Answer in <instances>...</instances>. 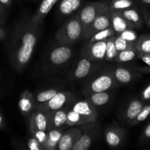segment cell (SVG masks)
Listing matches in <instances>:
<instances>
[{"label": "cell", "mask_w": 150, "mask_h": 150, "mask_svg": "<svg viewBox=\"0 0 150 150\" xmlns=\"http://www.w3.org/2000/svg\"><path fill=\"white\" fill-rule=\"evenodd\" d=\"M140 98L144 102H148V101L150 100V83L143 89L141 95H140Z\"/></svg>", "instance_id": "f35d334b"}, {"label": "cell", "mask_w": 150, "mask_h": 150, "mask_svg": "<svg viewBox=\"0 0 150 150\" xmlns=\"http://www.w3.org/2000/svg\"><path fill=\"white\" fill-rule=\"evenodd\" d=\"M85 98L91 101V103L97 108V107L104 106L108 103L113 98L112 90L103 91V92H92L84 95Z\"/></svg>", "instance_id": "603a6c76"}, {"label": "cell", "mask_w": 150, "mask_h": 150, "mask_svg": "<svg viewBox=\"0 0 150 150\" xmlns=\"http://www.w3.org/2000/svg\"><path fill=\"white\" fill-rule=\"evenodd\" d=\"M122 16L134 26L135 29H141L144 26V19L139 5L120 11Z\"/></svg>", "instance_id": "ffe728a7"}, {"label": "cell", "mask_w": 150, "mask_h": 150, "mask_svg": "<svg viewBox=\"0 0 150 150\" xmlns=\"http://www.w3.org/2000/svg\"><path fill=\"white\" fill-rule=\"evenodd\" d=\"M4 128H5V122L3 116L0 114V130H3Z\"/></svg>", "instance_id": "7bdbcfd3"}, {"label": "cell", "mask_w": 150, "mask_h": 150, "mask_svg": "<svg viewBox=\"0 0 150 150\" xmlns=\"http://www.w3.org/2000/svg\"><path fill=\"white\" fill-rule=\"evenodd\" d=\"M100 62L81 57L69 73V81L72 82L85 81L100 68Z\"/></svg>", "instance_id": "8992f818"}, {"label": "cell", "mask_w": 150, "mask_h": 150, "mask_svg": "<svg viewBox=\"0 0 150 150\" xmlns=\"http://www.w3.org/2000/svg\"><path fill=\"white\" fill-rule=\"evenodd\" d=\"M119 35V36H120L121 38H123V39L126 40L127 41H129V42H134V43L136 42L137 40H138V34H137V32L134 30V29H126V30H124V32H122L121 33H120L119 35Z\"/></svg>", "instance_id": "d6a6232c"}, {"label": "cell", "mask_w": 150, "mask_h": 150, "mask_svg": "<svg viewBox=\"0 0 150 150\" xmlns=\"http://www.w3.org/2000/svg\"><path fill=\"white\" fill-rule=\"evenodd\" d=\"M138 5L150 9V0H135Z\"/></svg>", "instance_id": "60d3db41"}, {"label": "cell", "mask_w": 150, "mask_h": 150, "mask_svg": "<svg viewBox=\"0 0 150 150\" xmlns=\"http://www.w3.org/2000/svg\"><path fill=\"white\" fill-rule=\"evenodd\" d=\"M82 135V130L78 126H73L63 132L57 145L59 150H71L72 146L79 141Z\"/></svg>", "instance_id": "9a60e30c"}, {"label": "cell", "mask_w": 150, "mask_h": 150, "mask_svg": "<svg viewBox=\"0 0 150 150\" xmlns=\"http://www.w3.org/2000/svg\"><path fill=\"white\" fill-rule=\"evenodd\" d=\"M0 2L3 4L4 7L6 8H9L12 6V4H13V1L12 0H0Z\"/></svg>", "instance_id": "b9f144b4"}, {"label": "cell", "mask_w": 150, "mask_h": 150, "mask_svg": "<svg viewBox=\"0 0 150 150\" xmlns=\"http://www.w3.org/2000/svg\"><path fill=\"white\" fill-rule=\"evenodd\" d=\"M63 130L60 129H53L47 131V137L44 143V150H56L60 140Z\"/></svg>", "instance_id": "cb8c5ba5"}, {"label": "cell", "mask_w": 150, "mask_h": 150, "mask_svg": "<svg viewBox=\"0 0 150 150\" xmlns=\"http://www.w3.org/2000/svg\"><path fill=\"white\" fill-rule=\"evenodd\" d=\"M113 35H116V34H115L113 28L110 26V27H108L107 29H103V30L95 33L91 38L87 39L86 41L87 42H96V41L104 40L108 39L109 38L113 36Z\"/></svg>", "instance_id": "f546056e"}, {"label": "cell", "mask_w": 150, "mask_h": 150, "mask_svg": "<svg viewBox=\"0 0 150 150\" xmlns=\"http://www.w3.org/2000/svg\"><path fill=\"white\" fill-rule=\"evenodd\" d=\"M140 8H141L143 17H144V22L146 25L150 29V9L145 7H141V6H140Z\"/></svg>", "instance_id": "74e56055"}, {"label": "cell", "mask_w": 150, "mask_h": 150, "mask_svg": "<svg viewBox=\"0 0 150 150\" xmlns=\"http://www.w3.org/2000/svg\"><path fill=\"white\" fill-rule=\"evenodd\" d=\"M59 0H42L35 14L30 18V23L35 26H41L44 18Z\"/></svg>", "instance_id": "d6986e66"}, {"label": "cell", "mask_w": 150, "mask_h": 150, "mask_svg": "<svg viewBox=\"0 0 150 150\" xmlns=\"http://www.w3.org/2000/svg\"><path fill=\"white\" fill-rule=\"evenodd\" d=\"M85 0H59L56 8L58 18L63 19L77 13L85 4Z\"/></svg>", "instance_id": "5bb4252c"}, {"label": "cell", "mask_w": 150, "mask_h": 150, "mask_svg": "<svg viewBox=\"0 0 150 150\" xmlns=\"http://www.w3.org/2000/svg\"><path fill=\"white\" fill-rule=\"evenodd\" d=\"M69 108V106H68L55 111H47L49 117L48 130H53V129L63 130L64 127H66V123Z\"/></svg>", "instance_id": "ac0fdd59"}, {"label": "cell", "mask_w": 150, "mask_h": 150, "mask_svg": "<svg viewBox=\"0 0 150 150\" xmlns=\"http://www.w3.org/2000/svg\"><path fill=\"white\" fill-rule=\"evenodd\" d=\"M7 35V31L4 25H0V42L4 40Z\"/></svg>", "instance_id": "ab89813d"}, {"label": "cell", "mask_w": 150, "mask_h": 150, "mask_svg": "<svg viewBox=\"0 0 150 150\" xmlns=\"http://www.w3.org/2000/svg\"><path fill=\"white\" fill-rule=\"evenodd\" d=\"M22 1H23V0H22Z\"/></svg>", "instance_id": "bcb514c9"}, {"label": "cell", "mask_w": 150, "mask_h": 150, "mask_svg": "<svg viewBox=\"0 0 150 150\" xmlns=\"http://www.w3.org/2000/svg\"><path fill=\"white\" fill-rule=\"evenodd\" d=\"M126 132L118 125L110 126L104 132V139L107 146L110 148L121 147L126 140Z\"/></svg>", "instance_id": "4fadbf2b"}, {"label": "cell", "mask_w": 150, "mask_h": 150, "mask_svg": "<svg viewBox=\"0 0 150 150\" xmlns=\"http://www.w3.org/2000/svg\"><path fill=\"white\" fill-rule=\"evenodd\" d=\"M82 130L80 139L72 146L71 150H87L93 144L99 132V126L96 121L78 126Z\"/></svg>", "instance_id": "30bf717a"}, {"label": "cell", "mask_w": 150, "mask_h": 150, "mask_svg": "<svg viewBox=\"0 0 150 150\" xmlns=\"http://www.w3.org/2000/svg\"><path fill=\"white\" fill-rule=\"evenodd\" d=\"M110 11H122L138 5L135 0H107Z\"/></svg>", "instance_id": "484cf974"}, {"label": "cell", "mask_w": 150, "mask_h": 150, "mask_svg": "<svg viewBox=\"0 0 150 150\" xmlns=\"http://www.w3.org/2000/svg\"><path fill=\"white\" fill-rule=\"evenodd\" d=\"M29 133H30V134L32 135V136H33L38 141V142L41 144V146H42L43 147L47 137V131L35 130H33V131L29 132ZM43 149H44V148H43Z\"/></svg>", "instance_id": "d590c367"}, {"label": "cell", "mask_w": 150, "mask_h": 150, "mask_svg": "<svg viewBox=\"0 0 150 150\" xmlns=\"http://www.w3.org/2000/svg\"><path fill=\"white\" fill-rule=\"evenodd\" d=\"M145 103L141 98H133L131 99L121 115L123 122L129 125L139 114Z\"/></svg>", "instance_id": "2e32d148"}, {"label": "cell", "mask_w": 150, "mask_h": 150, "mask_svg": "<svg viewBox=\"0 0 150 150\" xmlns=\"http://www.w3.org/2000/svg\"><path fill=\"white\" fill-rule=\"evenodd\" d=\"M107 7H108L107 0L92 1L84 4L80 10L77 12L82 26V32H83L82 38L97 15Z\"/></svg>", "instance_id": "52a82bcc"}, {"label": "cell", "mask_w": 150, "mask_h": 150, "mask_svg": "<svg viewBox=\"0 0 150 150\" xmlns=\"http://www.w3.org/2000/svg\"><path fill=\"white\" fill-rule=\"evenodd\" d=\"M119 86L115 77L113 67L110 66L98 70L88 78L85 81L82 92L85 95L92 92L113 90Z\"/></svg>", "instance_id": "3957f363"}, {"label": "cell", "mask_w": 150, "mask_h": 150, "mask_svg": "<svg viewBox=\"0 0 150 150\" xmlns=\"http://www.w3.org/2000/svg\"><path fill=\"white\" fill-rule=\"evenodd\" d=\"M150 142V121L142 131L139 139L140 145H145Z\"/></svg>", "instance_id": "e575fe53"}, {"label": "cell", "mask_w": 150, "mask_h": 150, "mask_svg": "<svg viewBox=\"0 0 150 150\" xmlns=\"http://www.w3.org/2000/svg\"><path fill=\"white\" fill-rule=\"evenodd\" d=\"M138 55H139V51L136 49V48H129L118 52L114 62L116 63L130 62L138 59Z\"/></svg>", "instance_id": "d4e9b609"}, {"label": "cell", "mask_w": 150, "mask_h": 150, "mask_svg": "<svg viewBox=\"0 0 150 150\" xmlns=\"http://www.w3.org/2000/svg\"><path fill=\"white\" fill-rule=\"evenodd\" d=\"M6 23V16L0 14V25H4Z\"/></svg>", "instance_id": "f6af8a7d"}, {"label": "cell", "mask_w": 150, "mask_h": 150, "mask_svg": "<svg viewBox=\"0 0 150 150\" xmlns=\"http://www.w3.org/2000/svg\"><path fill=\"white\" fill-rule=\"evenodd\" d=\"M49 117L47 111L35 109L29 117V132L35 130L48 131Z\"/></svg>", "instance_id": "e0dca14e"}, {"label": "cell", "mask_w": 150, "mask_h": 150, "mask_svg": "<svg viewBox=\"0 0 150 150\" xmlns=\"http://www.w3.org/2000/svg\"><path fill=\"white\" fill-rule=\"evenodd\" d=\"M26 148L31 150H44L41 144L32 135H31L30 137L26 141Z\"/></svg>", "instance_id": "8d00e7d4"}, {"label": "cell", "mask_w": 150, "mask_h": 150, "mask_svg": "<svg viewBox=\"0 0 150 150\" xmlns=\"http://www.w3.org/2000/svg\"><path fill=\"white\" fill-rule=\"evenodd\" d=\"M135 48L140 53L150 54V35H142L138 37Z\"/></svg>", "instance_id": "f1b7e54d"}, {"label": "cell", "mask_w": 150, "mask_h": 150, "mask_svg": "<svg viewBox=\"0 0 150 150\" xmlns=\"http://www.w3.org/2000/svg\"><path fill=\"white\" fill-rule=\"evenodd\" d=\"M138 59L142 60L144 63L147 65V67H139L138 70L142 74L145 73H150V54H144V53H140L138 55Z\"/></svg>", "instance_id": "836d02e7"}, {"label": "cell", "mask_w": 150, "mask_h": 150, "mask_svg": "<svg viewBox=\"0 0 150 150\" xmlns=\"http://www.w3.org/2000/svg\"><path fill=\"white\" fill-rule=\"evenodd\" d=\"M58 92L59 90L57 89H56V88H50V89H45V90L41 91L38 93H37L35 96H34L35 105H37L38 104L44 103L49 100Z\"/></svg>", "instance_id": "83f0119b"}, {"label": "cell", "mask_w": 150, "mask_h": 150, "mask_svg": "<svg viewBox=\"0 0 150 150\" xmlns=\"http://www.w3.org/2000/svg\"><path fill=\"white\" fill-rule=\"evenodd\" d=\"M111 13V27L115 34L119 35L128 29H134V26L122 16L120 11H110Z\"/></svg>", "instance_id": "7402d4cb"}, {"label": "cell", "mask_w": 150, "mask_h": 150, "mask_svg": "<svg viewBox=\"0 0 150 150\" xmlns=\"http://www.w3.org/2000/svg\"><path fill=\"white\" fill-rule=\"evenodd\" d=\"M6 7L3 6V4L0 2V14H2L4 16H7V10H6Z\"/></svg>", "instance_id": "ee69618b"}, {"label": "cell", "mask_w": 150, "mask_h": 150, "mask_svg": "<svg viewBox=\"0 0 150 150\" xmlns=\"http://www.w3.org/2000/svg\"><path fill=\"white\" fill-rule=\"evenodd\" d=\"M149 116H150V100L148 101V102L145 103V104L144 105L143 108H141L140 113L138 114V116L135 117V120L130 123L129 126L133 127V126L136 125L145 121V120H146Z\"/></svg>", "instance_id": "4dcf8cb0"}, {"label": "cell", "mask_w": 150, "mask_h": 150, "mask_svg": "<svg viewBox=\"0 0 150 150\" xmlns=\"http://www.w3.org/2000/svg\"><path fill=\"white\" fill-rule=\"evenodd\" d=\"M82 26L77 13L72 15L59 28L55 38L59 43L72 45L82 39Z\"/></svg>", "instance_id": "5b68a950"}, {"label": "cell", "mask_w": 150, "mask_h": 150, "mask_svg": "<svg viewBox=\"0 0 150 150\" xmlns=\"http://www.w3.org/2000/svg\"><path fill=\"white\" fill-rule=\"evenodd\" d=\"M74 55L71 45L60 43L51 48L44 62V70L46 73H54L61 70L67 65Z\"/></svg>", "instance_id": "277c9868"}, {"label": "cell", "mask_w": 150, "mask_h": 150, "mask_svg": "<svg viewBox=\"0 0 150 150\" xmlns=\"http://www.w3.org/2000/svg\"><path fill=\"white\" fill-rule=\"evenodd\" d=\"M75 101V95L69 91H59L49 100L38 104L35 109L44 111H51L70 106Z\"/></svg>", "instance_id": "9c48e42d"}, {"label": "cell", "mask_w": 150, "mask_h": 150, "mask_svg": "<svg viewBox=\"0 0 150 150\" xmlns=\"http://www.w3.org/2000/svg\"><path fill=\"white\" fill-rule=\"evenodd\" d=\"M97 118L98 112L96 108L91 101L86 98L75 100L68 110L66 127L83 125L96 122Z\"/></svg>", "instance_id": "7a4b0ae2"}, {"label": "cell", "mask_w": 150, "mask_h": 150, "mask_svg": "<svg viewBox=\"0 0 150 150\" xmlns=\"http://www.w3.org/2000/svg\"><path fill=\"white\" fill-rule=\"evenodd\" d=\"M116 35H113L107 40L105 57H104V61L106 62H114L115 59L118 54V51L116 48V45H115V37H116Z\"/></svg>", "instance_id": "4316f807"}, {"label": "cell", "mask_w": 150, "mask_h": 150, "mask_svg": "<svg viewBox=\"0 0 150 150\" xmlns=\"http://www.w3.org/2000/svg\"><path fill=\"white\" fill-rule=\"evenodd\" d=\"M114 75L119 86H128L138 81L142 76L138 67L126 63H116L113 67Z\"/></svg>", "instance_id": "ba28073f"}, {"label": "cell", "mask_w": 150, "mask_h": 150, "mask_svg": "<svg viewBox=\"0 0 150 150\" xmlns=\"http://www.w3.org/2000/svg\"><path fill=\"white\" fill-rule=\"evenodd\" d=\"M110 26H111V13H110L109 7H107L97 15L91 26L88 28L86 33L84 35L82 40H86L96 32L110 27Z\"/></svg>", "instance_id": "7c38bea8"}, {"label": "cell", "mask_w": 150, "mask_h": 150, "mask_svg": "<svg viewBox=\"0 0 150 150\" xmlns=\"http://www.w3.org/2000/svg\"><path fill=\"white\" fill-rule=\"evenodd\" d=\"M107 40L94 42H86L81 49V57L94 62L104 60Z\"/></svg>", "instance_id": "8fae6325"}, {"label": "cell", "mask_w": 150, "mask_h": 150, "mask_svg": "<svg viewBox=\"0 0 150 150\" xmlns=\"http://www.w3.org/2000/svg\"><path fill=\"white\" fill-rule=\"evenodd\" d=\"M30 18H22L18 23L8 45L10 63L17 73L23 71L29 64L40 34L41 26L32 24Z\"/></svg>", "instance_id": "6da1fadb"}, {"label": "cell", "mask_w": 150, "mask_h": 150, "mask_svg": "<svg viewBox=\"0 0 150 150\" xmlns=\"http://www.w3.org/2000/svg\"><path fill=\"white\" fill-rule=\"evenodd\" d=\"M35 102L33 94L29 91H24L21 94L19 100V108L22 115L29 117L35 111Z\"/></svg>", "instance_id": "44dd1931"}, {"label": "cell", "mask_w": 150, "mask_h": 150, "mask_svg": "<svg viewBox=\"0 0 150 150\" xmlns=\"http://www.w3.org/2000/svg\"><path fill=\"white\" fill-rule=\"evenodd\" d=\"M115 45H116L118 52L124 51V50L129 49V48H135V43L123 39L119 35H116L115 37Z\"/></svg>", "instance_id": "1f68e13d"}]
</instances>
